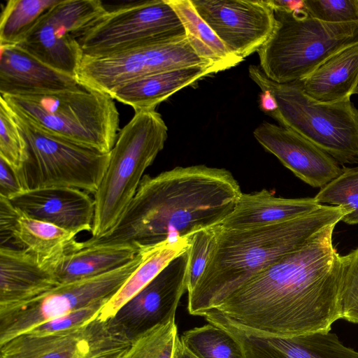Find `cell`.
I'll list each match as a JSON object with an SVG mask.
<instances>
[{"label": "cell", "mask_w": 358, "mask_h": 358, "mask_svg": "<svg viewBox=\"0 0 358 358\" xmlns=\"http://www.w3.org/2000/svg\"><path fill=\"white\" fill-rule=\"evenodd\" d=\"M57 259L44 262L22 249L0 248V308L29 301L59 285Z\"/></svg>", "instance_id": "d6986e66"}, {"label": "cell", "mask_w": 358, "mask_h": 358, "mask_svg": "<svg viewBox=\"0 0 358 358\" xmlns=\"http://www.w3.org/2000/svg\"><path fill=\"white\" fill-rule=\"evenodd\" d=\"M185 36V28L167 1L149 0L107 10L78 44L83 57H96Z\"/></svg>", "instance_id": "9c48e42d"}, {"label": "cell", "mask_w": 358, "mask_h": 358, "mask_svg": "<svg viewBox=\"0 0 358 358\" xmlns=\"http://www.w3.org/2000/svg\"><path fill=\"white\" fill-rule=\"evenodd\" d=\"M0 95L13 111L49 133L105 153L116 142L120 114L108 94L81 85L57 92Z\"/></svg>", "instance_id": "277c9868"}, {"label": "cell", "mask_w": 358, "mask_h": 358, "mask_svg": "<svg viewBox=\"0 0 358 358\" xmlns=\"http://www.w3.org/2000/svg\"><path fill=\"white\" fill-rule=\"evenodd\" d=\"M188 251L175 258L148 285L108 320L131 342L153 328L176 319L187 291Z\"/></svg>", "instance_id": "5bb4252c"}, {"label": "cell", "mask_w": 358, "mask_h": 358, "mask_svg": "<svg viewBox=\"0 0 358 358\" xmlns=\"http://www.w3.org/2000/svg\"><path fill=\"white\" fill-rule=\"evenodd\" d=\"M173 358H198L193 353H192L180 341H178V343L176 347V350L175 352Z\"/></svg>", "instance_id": "ab89813d"}, {"label": "cell", "mask_w": 358, "mask_h": 358, "mask_svg": "<svg viewBox=\"0 0 358 358\" xmlns=\"http://www.w3.org/2000/svg\"><path fill=\"white\" fill-rule=\"evenodd\" d=\"M266 1L274 10H281L301 15L308 13L304 0H266Z\"/></svg>", "instance_id": "74e56055"}, {"label": "cell", "mask_w": 358, "mask_h": 358, "mask_svg": "<svg viewBox=\"0 0 358 358\" xmlns=\"http://www.w3.org/2000/svg\"><path fill=\"white\" fill-rule=\"evenodd\" d=\"M143 259L140 250L127 264L106 273L59 285L23 303L0 308V345L71 311L108 301Z\"/></svg>", "instance_id": "30bf717a"}, {"label": "cell", "mask_w": 358, "mask_h": 358, "mask_svg": "<svg viewBox=\"0 0 358 358\" xmlns=\"http://www.w3.org/2000/svg\"><path fill=\"white\" fill-rule=\"evenodd\" d=\"M274 13L275 28L257 52L259 67L276 83L300 81L335 53L358 43V21L328 23L308 13Z\"/></svg>", "instance_id": "52a82bcc"}, {"label": "cell", "mask_w": 358, "mask_h": 358, "mask_svg": "<svg viewBox=\"0 0 358 358\" xmlns=\"http://www.w3.org/2000/svg\"><path fill=\"white\" fill-rule=\"evenodd\" d=\"M0 159L17 174L28 159L26 139L17 124L13 111L0 98Z\"/></svg>", "instance_id": "1f68e13d"}, {"label": "cell", "mask_w": 358, "mask_h": 358, "mask_svg": "<svg viewBox=\"0 0 358 358\" xmlns=\"http://www.w3.org/2000/svg\"><path fill=\"white\" fill-rule=\"evenodd\" d=\"M217 227L201 229L191 238L187 267L188 294L194 289L206 266L215 243Z\"/></svg>", "instance_id": "d6a6232c"}, {"label": "cell", "mask_w": 358, "mask_h": 358, "mask_svg": "<svg viewBox=\"0 0 358 358\" xmlns=\"http://www.w3.org/2000/svg\"><path fill=\"white\" fill-rule=\"evenodd\" d=\"M59 0H9L0 20V45L20 43L41 17Z\"/></svg>", "instance_id": "83f0119b"}, {"label": "cell", "mask_w": 358, "mask_h": 358, "mask_svg": "<svg viewBox=\"0 0 358 358\" xmlns=\"http://www.w3.org/2000/svg\"><path fill=\"white\" fill-rule=\"evenodd\" d=\"M167 127L155 109L135 111L118 133L99 187L94 194L92 238L115 228L134 197L146 169L164 148Z\"/></svg>", "instance_id": "5b68a950"}, {"label": "cell", "mask_w": 358, "mask_h": 358, "mask_svg": "<svg viewBox=\"0 0 358 358\" xmlns=\"http://www.w3.org/2000/svg\"><path fill=\"white\" fill-rule=\"evenodd\" d=\"M336 224L315 233L214 309L263 334L294 337L330 331L342 319L343 256L333 244Z\"/></svg>", "instance_id": "6da1fadb"}, {"label": "cell", "mask_w": 358, "mask_h": 358, "mask_svg": "<svg viewBox=\"0 0 358 358\" xmlns=\"http://www.w3.org/2000/svg\"><path fill=\"white\" fill-rule=\"evenodd\" d=\"M259 106L261 110L266 114L274 110L277 105L274 98L268 91H262L259 99Z\"/></svg>", "instance_id": "f35d334b"}, {"label": "cell", "mask_w": 358, "mask_h": 358, "mask_svg": "<svg viewBox=\"0 0 358 358\" xmlns=\"http://www.w3.org/2000/svg\"><path fill=\"white\" fill-rule=\"evenodd\" d=\"M220 326L238 343L244 358H358V351L331 331L280 337L244 329L228 319Z\"/></svg>", "instance_id": "e0dca14e"}, {"label": "cell", "mask_w": 358, "mask_h": 358, "mask_svg": "<svg viewBox=\"0 0 358 358\" xmlns=\"http://www.w3.org/2000/svg\"><path fill=\"white\" fill-rule=\"evenodd\" d=\"M107 10L99 0H59L16 45L50 66L76 76L83 58L78 38Z\"/></svg>", "instance_id": "7c38bea8"}, {"label": "cell", "mask_w": 358, "mask_h": 358, "mask_svg": "<svg viewBox=\"0 0 358 358\" xmlns=\"http://www.w3.org/2000/svg\"><path fill=\"white\" fill-rule=\"evenodd\" d=\"M229 50L245 59L264 45L275 25L266 0H191Z\"/></svg>", "instance_id": "9a60e30c"}, {"label": "cell", "mask_w": 358, "mask_h": 358, "mask_svg": "<svg viewBox=\"0 0 358 358\" xmlns=\"http://www.w3.org/2000/svg\"><path fill=\"white\" fill-rule=\"evenodd\" d=\"M248 72L260 90L269 92L274 98L277 108L266 114L280 126L299 134L339 164L358 163V108L350 99L317 102L298 82L276 83L256 65H250Z\"/></svg>", "instance_id": "8992f818"}, {"label": "cell", "mask_w": 358, "mask_h": 358, "mask_svg": "<svg viewBox=\"0 0 358 358\" xmlns=\"http://www.w3.org/2000/svg\"><path fill=\"white\" fill-rule=\"evenodd\" d=\"M13 206L34 219L76 234L92 231L94 199L73 187H45L26 190L8 199Z\"/></svg>", "instance_id": "ac0fdd59"}, {"label": "cell", "mask_w": 358, "mask_h": 358, "mask_svg": "<svg viewBox=\"0 0 358 358\" xmlns=\"http://www.w3.org/2000/svg\"><path fill=\"white\" fill-rule=\"evenodd\" d=\"M81 85L76 76L50 66L18 45H0V94L51 93Z\"/></svg>", "instance_id": "ffe728a7"}, {"label": "cell", "mask_w": 358, "mask_h": 358, "mask_svg": "<svg viewBox=\"0 0 358 358\" xmlns=\"http://www.w3.org/2000/svg\"><path fill=\"white\" fill-rule=\"evenodd\" d=\"M355 94H358V85H357V89H356V90H355Z\"/></svg>", "instance_id": "60d3db41"}, {"label": "cell", "mask_w": 358, "mask_h": 358, "mask_svg": "<svg viewBox=\"0 0 358 358\" xmlns=\"http://www.w3.org/2000/svg\"><path fill=\"white\" fill-rule=\"evenodd\" d=\"M102 301L44 322L24 334L45 336L78 328L99 317L107 303Z\"/></svg>", "instance_id": "836d02e7"}, {"label": "cell", "mask_w": 358, "mask_h": 358, "mask_svg": "<svg viewBox=\"0 0 358 358\" xmlns=\"http://www.w3.org/2000/svg\"><path fill=\"white\" fill-rule=\"evenodd\" d=\"M13 113L28 147V159L18 173L25 191L59 187L96 192L110 152H102L56 136Z\"/></svg>", "instance_id": "ba28073f"}, {"label": "cell", "mask_w": 358, "mask_h": 358, "mask_svg": "<svg viewBox=\"0 0 358 358\" xmlns=\"http://www.w3.org/2000/svg\"><path fill=\"white\" fill-rule=\"evenodd\" d=\"M1 236L11 238L20 249L44 262L59 258L76 248V234L50 223L34 219L0 196Z\"/></svg>", "instance_id": "44dd1931"}, {"label": "cell", "mask_w": 358, "mask_h": 358, "mask_svg": "<svg viewBox=\"0 0 358 358\" xmlns=\"http://www.w3.org/2000/svg\"><path fill=\"white\" fill-rule=\"evenodd\" d=\"M297 82L317 102L334 103L350 99L358 85V43L335 53Z\"/></svg>", "instance_id": "cb8c5ba5"}, {"label": "cell", "mask_w": 358, "mask_h": 358, "mask_svg": "<svg viewBox=\"0 0 358 358\" xmlns=\"http://www.w3.org/2000/svg\"><path fill=\"white\" fill-rule=\"evenodd\" d=\"M348 214L343 207L322 205L308 215L273 225L237 230L217 226L206 266L188 294L189 313L203 316L215 308L253 277Z\"/></svg>", "instance_id": "3957f363"}, {"label": "cell", "mask_w": 358, "mask_h": 358, "mask_svg": "<svg viewBox=\"0 0 358 358\" xmlns=\"http://www.w3.org/2000/svg\"><path fill=\"white\" fill-rule=\"evenodd\" d=\"M213 64L195 52L186 36L109 55L83 57L76 76L83 85L110 94L117 87L150 74Z\"/></svg>", "instance_id": "8fae6325"}, {"label": "cell", "mask_w": 358, "mask_h": 358, "mask_svg": "<svg viewBox=\"0 0 358 358\" xmlns=\"http://www.w3.org/2000/svg\"><path fill=\"white\" fill-rule=\"evenodd\" d=\"M191 238L168 239L140 248L143 251V261L106 303L98 317L106 321L113 317L122 306L148 285L169 263L188 251Z\"/></svg>", "instance_id": "484cf974"}, {"label": "cell", "mask_w": 358, "mask_h": 358, "mask_svg": "<svg viewBox=\"0 0 358 358\" xmlns=\"http://www.w3.org/2000/svg\"><path fill=\"white\" fill-rule=\"evenodd\" d=\"M138 252L129 245L77 248L56 260L55 275L59 285L98 276L127 264Z\"/></svg>", "instance_id": "d4e9b609"}, {"label": "cell", "mask_w": 358, "mask_h": 358, "mask_svg": "<svg viewBox=\"0 0 358 358\" xmlns=\"http://www.w3.org/2000/svg\"><path fill=\"white\" fill-rule=\"evenodd\" d=\"M24 191L18 174L0 159V196L10 199Z\"/></svg>", "instance_id": "8d00e7d4"}, {"label": "cell", "mask_w": 358, "mask_h": 358, "mask_svg": "<svg viewBox=\"0 0 358 358\" xmlns=\"http://www.w3.org/2000/svg\"><path fill=\"white\" fill-rule=\"evenodd\" d=\"M242 193L225 169L193 165L145 175L115 228L102 237L79 242V247L129 245L139 250L192 237L221 225Z\"/></svg>", "instance_id": "7a4b0ae2"}, {"label": "cell", "mask_w": 358, "mask_h": 358, "mask_svg": "<svg viewBox=\"0 0 358 358\" xmlns=\"http://www.w3.org/2000/svg\"><path fill=\"white\" fill-rule=\"evenodd\" d=\"M180 341L176 319L133 341L120 358H173Z\"/></svg>", "instance_id": "4dcf8cb0"}, {"label": "cell", "mask_w": 358, "mask_h": 358, "mask_svg": "<svg viewBox=\"0 0 358 358\" xmlns=\"http://www.w3.org/2000/svg\"><path fill=\"white\" fill-rule=\"evenodd\" d=\"M166 1L178 15L191 46L201 58L214 64H225L231 68L244 60L229 50L198 14L191 0Z\"/></svg>", "instance_id": "4316f807"}, {"label": "cell", "mask_w": 358, "mask_h": 358, "mask_svg": "<svg viewBox=\"0 0 358 358\" xmlns=\"http://www.w3.org/2000/svg\"><path fill=\"white\" fill-rule=\"evenodd\" d=\"M308 15L328 23L358 21V0H304Z\"/></svg>", "instance_id": "d590c367"}, {"label": "cell", "mask_w": 358, "mask_h": 358, "mask_svg": "<svg viewBox=\"0 0 358 358\" xmlns=\"http://www.w3.org/2000/svg\"><path fill=\"white\" fill-rule=\"evenodd\" d=\"M131 342L99 317L66 331L22 334L0 345V358H120Z\"/></svg>", "instance_id": "4fadbf2b"}, {"label": "cell", "mask_w": 358, "mask_h": 358, "mask_svg": "<svg viewBox=\"0 0 358 358\" xmlns=\"http://www.w3.org/2000/svg\"><path fill=\"white\" fill-rule=\"evenodd\" d=\"M253 136L266 151L311 187L322 188L342 172L334 158L289 129L263 121Z\"/></svg>", "instance_id": "2e32d148"}, {"label": "cell", "mask_w": 358, "mask_h": 358, "mask_svg": "<svg viewBox=\"0 0 358 358\" xmlns=\"http://www.w3.org/2000/svg\"><path fill=\"white\" fill-rule=\"evenodd\" d=\"M314 198L320 205L343 207L348 214L341 221L348 224H357L358 166H343L341 173L322 187Z\"/></svg>", "instance_id": "f546056e"}, {"label": "cell", "mask_w": 358, "mask_h": 358, "mask_svg": "<svg viewBox=\"0 0 358 358\" xmlns=\"http://www.w3.org/2000/svg\"><path fill=\"white\" fill-rule=\"evenodd\" d=\"M321 206L314 197H277L265 189L242 193L220 226L237 230L273 225L308 215Z\"/></svg>", "instance_id": "603a6c76"}, {"label": "cell", "mask_w": 358, "mask_h": 358, "mask_svg": "<svg viewBox=\"0 0 358 358\" xmlns=\"http://www.w3.org/2000/svg\"><path fill=\"white\" fill-rule=\"evenodd\" d=\"M342 319L358 324V248L343 256Z\"/></svg>", "instance_id": "e575fe53"}, {"label": "cell", "mask_w": 358, "mask_h": 358, "mask_svg": "<svg viewBox=\"0 0 358 358\" xmlns=\"http://www.w3.org/2000/svg\"><path fill=\"white\" fill-rule=\"evenodd\" d=\"M180 341L198 358H244L236 339L210 323L185 331Z\"/></svg>", "instance_id": "f1b7e54d"}, {"label": "cell", "mask_w": 358, "mask_h": 358, "mask_svg": "<svg viewBox=\"0 0 358 358\" xmlns=\"http://www.w3.org/2000/svg\"><path fill=\"white\" fill-rule=\"evenodd\" d=\"M225 64L175 69L150 74L126 83L109 95L134 111L155 109L175 92L211 74L230 69Z\"/></svg>", "instance_id": "7402d4cb"}]
</instances>
